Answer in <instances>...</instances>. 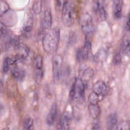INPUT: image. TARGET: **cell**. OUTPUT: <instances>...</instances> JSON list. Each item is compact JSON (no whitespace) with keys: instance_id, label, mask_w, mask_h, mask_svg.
I'll list each match as a JSON object with an SVG mask.
<instances>
[{"instance_id":"obj_9","label":"cell","mask_w":130,"mask_h":130,"mask_svg":"<svg viewBox=\"0 0 130 130\" xmlns=\"http://www.w3.org/2000/svg\"><path fill=\"white\" fill-rule=\"evenodd\" d=\"M74 84L75 90V98L82 100L84 96L85 91V85L82 80L80 78H77L75 80Z\"/></svg>"},{"instance_id":"obj_17","label":"cell","mask_w":130,"mask_h":130,"mask_svg":"<svg viewBox=\"0 0 130 130\" xmlns=\"http://www.w3.org/2000/svg\"><path fill=\"white\" fill-rule=\"evenodd\" d=\"M129 47L130 41L129 36H125L121 42V51L126 55L128 56L129 54Z\"/></svg>"},{"instance_id":"obj_28","label":"cell","mask_w":130,"mask_h":130,"mask_svg":"<svg viewBox=\"0 0 130 130\" xmlns=\"http://www.w3.org/2000/svg\"><path fill=\"white\" fill-rule=\"evenodd\" d=\"M121 62H122V56L121 54L119 52L116 53L113 56V58L112 59L113 63L115 66H117L120 64Z\"/></svg>"},{"instance_id":"obj_20","label":"cell","mask_w":130,"mask_h":130,"mask_svg":"<svg viewBox=\"0 0 130 130\" xmlns=\"http://www.w3.org/2000/svg\"><path fill=\"white\" fill-rule=\"evenodd\" d=\"M35 71H43V57L38 55L35 59L34 63Z\"/></svg>"},{"instance_id":"obj_5","label":"cell","mask_w":130,"mask_h":130,"mask_svg":"<svg viewBox=\"0 0 130 130\" xmlns=\"http://www.w3.org/2000/svg\"><path fill=\"white\" fill-rule=\"evenodd\" d=\"M91 45L89 42L86 41L83 46L78 49L76 53L77 59L79 61H85L88 59L91 53Z\"/></svg>"},{"instance_id":"obj_19","label":"cell","mask_w":130,"mask_h":130,"mask_svg":"<svg viewBox=\"0 0 130 130\" xmlns=\"http://www.w3.org/2000/svg\"><path fill=\"white\" fill-rule=\"evenodd\" d=\"M34 120L31 117L28 115L25 116L22 125V130H34Z\"/></svg>"},{"instance_id":"obj_35","label":"cell","mask_w":130,"mask_h":130,"mask_svg":"<svg viewBox=\"0 0 130 130\" xmlns=\"http://www.w3.org/2000/svg\"><path fill=\"white\" fill-rule=\"evenodd\" d=\"M1 130H9V129L8 127H5V128H3V129H2Z\"/></svg>"},{"instance_id":"obj_2","label":"cell","mask_w":130,"mask_h":130,"mask_svg":"<svg viewBox=\"0 0 130 130\" xmlns=\"http://www.w3.org/2000/svg\"><path fill=\"white\" fill-rule=\"evenodd\" d=\"M61 20L63 24L71 27L74 23V7L70 0H67L62 7Z\"/></svg>"},{"instance_id":"obj_27","label":"cell","mask_w":130,"mask_h":130,"mask_svg":"<svg viewBox=\"0 0 130 130\" xmlns=\"http://www.w3.org/2000/svg\"><path fill=\"white\" fill-rule=\"evenodd\" d=\"M10 65V58L9 57H6L4 59L3 64V71L4 73H6L9 71Z\"/></svg>"},{"instance_id":"obj_22","label":"cell","mask_w":130,"mask_h":130,"mask_svg":"<svg viewBox=\"0 0 130 130\" xmlns=\"http://www.w3.org/2000/svg\"><path fill=\"white\" fill-rule=\"evenodd\" d=\"M115 130H130L129 122L127 120H121L118 124Z\"/></svg>"},{"instance_id":"obj_30","label":"cell","mask_w":130,"mask_h":130,"mask_svg":"<svg viewBox=\"0 0 130 130\" xmlns=\"http://www.w3.org/2000/svg\"><path fill=\"white\" fill-rule=\"evenodd\" d=\"M7 34V29L6 26L0 22V37L5 36Z\"/></svg>"},{"instance_id":"obj_31","label":"cell","mask_w":130,"mask_h":130,"mask_svg":"<svg viewBox=\"0 0 130 130\" xmlns=\"http://www.w3.org/2000/svg\"><path fill=\"white\" fill-rule=\"evenodd\" d=\"M91 130H102L100 122L98 121L93 122L92 125Z\"/></svg>"},{"instance_id":"obj_21","label":"cell","mask_w":130,"mask_h":130,"mask_svg":"<svg viewBox=\"0 0 130 130\" xmlns=\"http://www.w3.org/2000/svg\"><path fill=\"white\" fill-rule=\"evenodd\" d=\"M13 76L18 79L22 80L25 77V71L23 70L20 69H15L12 72Z\"/></svg>"},{"instance_id":"obj_14","label":"cell","mask_w":130,"mask_h":130,"mask_svg":"<svg viewBox=\"0 0 130 130\" xmlns=\"http://www.w3.org/2000/svg\"><path fill=\"white\" fill-rule=\"evenodd\" d=\"M52 17L50 10H46L43 16L42 20V26L45 28H49L52 25Z\"/></svg>"},{"instance_id":"obj_25","label":"cell","mask_w":130,"mask_h":130,"mask_svg":"<svg viewBox=\"0 0 130 130\" xmlns=\"http://www.w3.org/2000/svg\"><path fill=\"white\" fill-rule=\"evenodd\" d=\"M99 100V96L93 92H91L88 96V101L90 104H98Z\"/></svg>"},{"instance_id":"obj_12","label":"cell","mask_w":130,"mask_h":130,"mask_svg":"<svg viewBox=\"0 0 130 130\" xmlns=\"http://www.w3.org/2000/svg\"><path fill=\"white\" fill-rule=\"evenodd\" d=\"M118 124V118L116 113H111L106 120V130H115Z\"/></svg>"},{"instance_id":"obj_34","label":"cell","mask_w":130,"mask_h":130,"mask_svg":"<svg viewBox=\"0 0 130 130\" xmlns=\"http://www.w3.org/2000/svg\"><path fill=\"white\" fill-rule=\"evenodd\" d=\"M2 87H3V82L1 81H0V93L2 91Z\"/></svg>"},{"instance_id":"obj_15","label":"cell","mask_w":130,"mask_h":130,"mask_svg":"<svg viewBox=\"0 0 130 130\" xmlns=\"http://www.w3.org/2000/svg\"><path fill=\"white\" fill-rule=\"evenodd\" d=\"M108 49L106 47H102L98 50L93 56V59L96 62L103 61L107 57Z\"/></svg>"},{"instance_id":"obj_13","label":"cell","mask_w":130,"mask_h":130,"mask_svg":"<svg viewBox=\"0 0 130 130\" xmlns=\"http://www.w3.org/2000/svg\"><path fill=\"white\" fill-rule=\"evenodd\" d=\"M15 14L10 10L8 12L5 13L1 17L4 18L3 24L5 25L12 26L15 25L16 23V17L15 16Z\"/></svg>"},{"instance_id":"obj_33","label":"cell","mask_w":130,"mask_h":130,"mask_svg":"<svg viewBox=\"0 0 130 130\" xmlns=\"http://www.w3.org/2000/svg\"><path fill=\"white\" fill-rule=\"evenodd\" d=\"M67 0H56V4L57 7L59 8H62L63 4Z\"/></svg>"},{"instance_id":"obj_23","label":"cell","mask_w":130,"mask_h":130,"mask_svg":"<svg viewBox=\"0 0 130 130\" xmlns=\"http://www.w3.org/2000/svg\"><path fill=\"white\" fill-rule=\"evenodd\" d=\"M10 10L9 6L6 2L0 1V17H2Z\"/></svg>"},{"instance_id":"obj_7","label":"cell","mask_w":130,"mask_h":130,"mask_svg":"<svg viewBox=\"0 0 130 130\" xmlns=\"http://www.w3.org/2000/svg\"><path fill=\"white\" fill-rule=\"evenodd\" d=\"M93 92L99 96H104L108 92V88L106 83L102 80H98L95 82L92 87Z\"/></svg>"},{"instance_id":"obj_8","label":"cell","mask_w":130,"mask_h":130,"mask_svg":"<svg viewBox=\"0 0 130 130\" xmlns=\"http://www.w3.org/2000/svg\"><path fill=\"white\" fill-rule=\"evenodd\" d=\"M123 0H113L112 14L115 19H120L122 15Z\"/></svg>"},{"instance_id":"obj_10","label":"cell","mask_w":130,"mask_h":130,"mask_svg":"<svg viewBox=\"0 0 130 130\" xmlns=\"http://www.w3.org/2000/svg\"><path fill=\"white\" fill-rule=\"evenodd\" d=\"M93 11L98 15L100 19L105 21L107 18V13L104 6L99 1H96L93 5Z\"/></svg>"},{"instance_id":"obj_3","label":"cell","mask_w":130,"mask_h":130,"mask_svg":"<svg viewBox=\"0 0 130 130\" xmlns=\"http://www.w3.org/2000/svg\"><path fill=\"white\" fill-rule=\"evenodd\" d=\"M79 24L82 33L86 37L92 35L94 30L91 16L88 13L82 14L79 18Z\"/></svg>"},{"instance_id":"obj_18","label":"cell","mask_w":130,"mask_h":130,"mask_svg":"<svg viewBox=\"0 0 130 130\" xmlns=\"http://www.w3.org/2000/svg\"><path fill=\"white\" fill-rule=\"evenodd\" d=\"M34 25V19L31 15H28L27 18L25 19L23 26L22 29L23 31L25 32H30L33 28Z\"/></svg>"},{"instance_id":"obj_36","label":"cell","mask_w":130,"mask_h":130,"mask_svg":"<svg viewBox=\"0 0 130 130\" xmlns=\"http://www.w3.org/2000/svg\"><path fill=\"white\" fill-rule=\"evenodd\" d=\"M1 53H2V50H1V49L0 48V55H1Z\"/></svg>"},{"instance_id":"obj_4","label":"cell","mask_w":130,"mask_h":130,"mask_svg":"<svg viewBox=\"0 0 130 130\" xmlns=\"http://www.w3.org/2000/svg\"><path fill=\"white\" fill-rule=\"evenodd\" d=\"M62 58L59 54H55L52 59L53 77L55 81H59L62 78Z\"/></svg>"},{"instance_id":"obj_11","label":"cell","mask_w":130,"mask_h":130,"mask_svg":"<svg viewBox=\"0 0 130 130\" xmlns=\"http://www.w3.org/2000/svg\"><path fill=\"white\" fill-rule=\"evenodd\" d=\"M57 115V107L55 103H53L47 115L46 122L49 126L52 125L55 122Z\"/></svg>"},{"instance_id":"obj_6","label":"cell","mask_w":130,"mask_h":130,"mask_svg":"<svg viewBox=\"0 0 130 130\" xmlns=\"http://www.w3.org/2000/svg\"><path fill=\"white\" fill-rule=\"evenodd\" d=\"M71 116L67 111L63 112L61 115L57 124V130H70Z\"/></svg>"},{"instance_id":"obj_1","label":"cell","mask_w":130,"mask_h":130,"mask_svg":"<svg viewBox=\"0 0 130 130\" xmlns=\"http://www.w3.org/2000/svg\"><path fill=\"white\" fill-rule=\"evenodd\" d=\"M60 38V31L57 27L49 29L42 39V46L45 52L48 54H54L58 48Z\"/></svg>"},{"instance_id":"obj_29","label":"cell","mask_w":130,"mask_h":130,"mask_svg":"<svg viewBox=\"0 0 130 130\" xmlns=\"http://www.w3.org/2000/svg\"><path fill=\"white\" fill-rule=\"evenodd\" d=\"M75 90L74 84L73 83L69 92V99L71 101H73L75 99Z\"/></svg>"},{"instance_id":"obj_16","label":"cell","mask_w":130,"mask_h":130,"mask_svg":"<svg viewBox=\"0 0 130 130\" xmlns=\"http://www.w3.org/2000/svg\"><path fill=\"white\" fill-rule=\"evenodd\" d=\"M88 109L89 115L92 118L96 119L100 116L102 111L98 104H89Z\"/></svg>"},{"instance_id":"obj_26","label":"cell","mask_w":130,"mask_h":130,"mask_svg":"<svg viewBox=\"0 0 130 130\" xmlns=\"http://www.w3.org/2000/svg\"><path fill=\"white\" fill-rule=\"evenodd\" d=\"M93 75V70L91 68H88L85 69L83 73V77L85 80H89Z\"/></svg>"},{"instance_id":"obj_32","label":"cell","mask_w":130,"mask_h":130,"mask_svg":"<svg viewBox=\"0 0 130 130\" xmlns=\"http://www.w3.org/2000/svg\"><path fill=\"white\" fill-rule=\"evenodd\" d=\"M129 14L128 13L127 17L126 18V21L124 25L125 29L127 31H129Z\"/></svg>"},{"instance_id":"obj_24","label":"cell","mask_w":130,"mask_h":130,"mask_svg":"<svg viewBox=\"0 0 130 130\" xmlns=\"http://www.w3.org/2000/svg\"><path fill=\"white\" fill-rule=\"evenodd\" d=\"M32 10L33 12L36 14L39 15L42 11V4L40 1H37L34 2L32 5Z\"/></svg>"}]
</instances>
